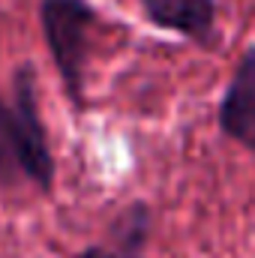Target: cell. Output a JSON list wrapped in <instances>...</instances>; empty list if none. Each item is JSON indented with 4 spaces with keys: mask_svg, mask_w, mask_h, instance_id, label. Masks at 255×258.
<instances>
[{
    "mask_svg": "<svg viewBox=\"0 0 255 258\" xmlns=\"http://www.w3.org/2000/svg\"><path fill=\"white\" fill-rule=\"evenodd\" d=\"M150 228H153V210L147 201L135 198L129 201L126 207L111 219V240L117 246V252H126V255H138L141 246L147 243L150 237Z\"/></svg>",
    "mask_w": 255,
    "mask_h": 258,
    "instance_id": "5",
    "label": "cell"
},
{
    "mask_svg": "<svg viewBox=\"0 0 255 258\" xmlns=\"http://www.w3.org/2000/svg\"><path fill=\"white\" fill-rule=\"evenodd\" d=\"M144 18L159 27L186 36L189 42L201 48H216L219 33H216V0H138Z\"/></svg>",
    "mask_w": 255,
    "mask_h": 258,
    "instance_id": "4",
    "label": "cell"
},
{
    "mask_svg": "<svg viewBox=\"0 0 255 258\" xmlns=\"http://www.w3.org/2000/svg\"><path fill=\"white\" fill-rule=\"evenodd\" d=\"M54 153L39 117L33 63H21L12 75V102L0 99V189L30 180L42 192L54 186Z\"/></svg>",
    "mask_w": 255,
    "mask_h": 258,
    "instance_id": "1",
    "label": "cell"
},
{
    "mask_svg": "<svg viewBox=\"0 0 255 258\" xmlns=\"http://www.w3.org/2000/svg\"><path fill=\"white\" fill-rule=\"evenodd\" d=\"M96 21L99 12L90 0H39V27L75 108H84V66Z\"/></svg>",
    "mask_w": 255,
    "mask_h": 258,
    "instance_id": "2",
    "label": "cell"
},
{
    "mask_svg": "<svg viewBox=\"0 0 255 258\" xmlns=\"http://www.w3.org/2000/svg\"><path fill=\"white\" fill-rule=\"evenodd\" d=\"M219 132L255 153V45H249L234 66V75L216 108Z\"/></svg>",
    "mask_w": 255,
    "mask_h": 258,
    "instance_id": "3",
    "label": "cell"
},
{
    "mask_svg": "<svg viewBox=\"0 0 255 258\" xmlns=\"http://www.w3.org/2000/svg\"><path fill=\"white\" fill-rule=\"evenodd\" d=\"M78 258H141V255H126V252H117V249H105V246H87Z\"/></svg>",
    "mask_w": 255,
    "mask_h": 258,
    "instance_id": "6",
    "label": "cell"
}]
</instances>
